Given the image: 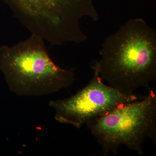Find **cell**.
<instances>
[{
  "mask_svg": "<svg viewBox=\"0 0 156 156\" xmlns=\"http://www.w3.org/2000/svg\"><path fill=\"white\" fill-rule=\"evenodd\" d=\"M53 0H14L15 5L22 8H34L44 5Z\"/></svg>",
  "mask_w": 156,
  "mask_h": 156,
  "instance_id": "cell-5",
  "label": "cell"
},
{
  "mask_svg": "<svg viewBox=\"0 0 156 156\" xmlns=\"http://www.w3.org/2000/svg\"><path fill=\"white\" fill-rule=\"evenodd\" d=\"M0 69L11 91L19 96L49 95L70 87L75 80L74 69L55 64L44 39L34 34L13 47L0 48Z\"/></svg>",
  "mask_w": 156,
  "mask_h": 156,
  "instance_id": "cell-2",
  "label": "cell"
},
{
  "mask_svg": "<svg viewBox=\"0 0 156 156\" xmlns=\"http://www.w3.org/2000/svg\"><path fill=\"white\" fill-rule=\"evenodd\" d=\"M94 65L102 80L128 95L151 89L156 79V32L141 18L128 20L105 39Z\"/></svg>",
  "mask_w": 156,
  "mask_h": 156,
  "instance_id": "cell-1",
  "label": "cell"
},
{
  "mask_svg": "<svg viewBox=\"0 0 156 156\" xmlns=\"http://www.w3.org/2000/svg\"><path fill=\"white\" fill-rule=\"evenodd\" d=\"M91 80L75 95L62 100H51L49 106L56 112L58 122L79 128L103 116L118 107L143 99L144 95H128L103 83L95 66Z\"/></svg>",
  "mask_w": 156,
  "mask_h": 156,
  "instance_id": "cell-4",
  "label": "cell"
},
{
  "mask_svg": "<svg viewBox=\"0 0 156 156\" xmlns=\"http://www.w3.org/2000/svg\"><path fill=\"white\" fill-rule=\"evenodd\" d=\"M104 156L125 146L140 155L147 138L156 144V94L151 89L141 100L118 107L87 125Z\"/></svg>",
  "mask_w": 156,
  "mask_h": 156,
  "instance_id": "cell-3",
  "label": "cell"
}]
</instances>
